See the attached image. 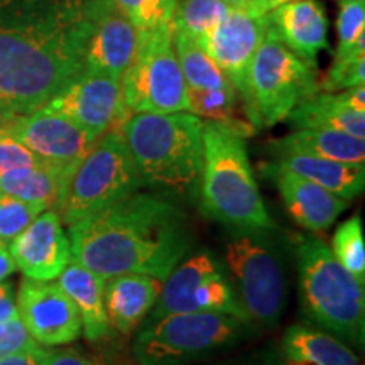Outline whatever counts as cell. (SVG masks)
<instances>
[{
    "label": "cell",
    "mask_w": 365,
    "mask_h": 365,
    "mask_svg": "<svg viewBox=\"0 0 365 365\" xmlns=\"http://www.w3.org/2000/svg\"><path fill=\"white\" fill-rule=\"evenodd\" d=\"M73 173V170L46 161L9 170L0 175V195L41 205L44 210H59L66 198Z\"/></svg>",
    "instance_id": "obj_22"
},
{
    "label": "cell",
    "mask_w": 365,
    "mask_h": 365,
    "mask_svg": "<svg viewBox=\"0 0 365 365\" xmlns=\"http://www.w3.org/2000/svg\"><path fill=\"white\" fill-rule=\"evenodd\" d=\"M58 284L78 309L81 331L86 340L98 341L108 336L112 327L105 312L103 277L71 257L68 266L59 274Z\"/></svg>",
    "instance_id": "obj_21"
},
{
    "label": "cell",
    "mask_w": 365,
    "mask_h": 365,
    "mask_svg": "<svg viewBox=\"0 0 365 365\" xmlns=\"http://www.w3.org/2000/svg\"><path fill=\"white\" fill-rule=\"evenodd\" d=\"M262 232H237L225 244V262L250 319L272 328L284 313L287 282L277 247Z\"/></svg>",
    "instance_id": "obj_10"
},
{
    "label": "cell",
    "mask_w": 365,
    "mask_h": 365,
    "mask_svg": "<svg viewBox=\"0 0 365 365\" xmlns=\"http://www.w3.org/2000/svg\"><path fill=\"white\" fill-rule=\"evenodd\" d=\"M269 176L276 181L289 217L308 232L327 230L349 207V200L330 193L279 163L269 166Z\"/></svg>",
    "instance_id": "obj_17"
},
{
    "label": "cell",
    "mask_w": 365,
    "mask_h": 365,
    "mask_svg": "<svg viewBox=\"0 0 365 365\" xmlns=\"http://www.w3.org/2000/svg\"><path fill=\"white\" fill-rule=\"evenodd\" d=\"M139 31L113 4H100L93 34L88 41L85 70L122 78L135 54Z\"/></svg>",
    "instance_id": "obj_18"
},
{
    "label": "cell",
    "mask_w": 365,
    "mask_h": 365,
    "mask_svg": "<svg viewBox=\"0 0 365 365\" xmlns=\"http://www.w3.org/2000/svg\"><path fill=\"white\" fill-rule=\"evenodd\" d=\"M17 269L36 281L56 279L71 259V245L58 212L39 213L9 244Z\"/></svg>",
    "instance_id": "obj_16"
},
{
    "label": "cell",
    "mask_w": 365,
    "mask_h": 365,
    "mask_svg": "<svg viewBox=\"0 0 365 365\" xmlns=\"http://www.w3.org/2000/svg\"><path fill=\"white\" fill-rule=\"evenodd\" d=\"M39 163L41 159L34 153L0 127V175L9 170L34 166Z\"/></svg>",
    "instance_id": "obj_35"
},
{
    "label": "cell",
    "mask_w": 365,
    "mask_h": 365,
    "mask_svg": "<svg viewBox=\"0 0 365 365\" xmlns=\"http://www.w3.org/2000/svg\"><path fill=\"white\" fill-rule=\"evenodd\" d=\"M161 287V279L145 274H120L105 279V312L110 327L130 335L156 304Z\"/></svg>",
    "instance_id": "obj_20"
},
{
    "label": "cell",
    "mask_w": 365,
    "mask_h": 365,
    "mask_svg": "<svg viewBox=\"0 0 365 365\" xmlns=\"http://www.w3.org/2000/svg\"><path fill=\"white\" fill-rule=\"evenodd\" d=\"M202 212L237 230L274 228L245 148L234 127L203 120V166L200 173Z\"/></svg>",
    "instance_id": "obj_3"
},
{
    "label": "cell",
    "mask_w": 365,
    "mask_h": 365,
    "mask_svg": "<svg viewBox=\"0 0 365 365\" xmlns=\"http://www.w3.org/2000/svg\"><path fill=\"white\" fill-rule=\"evenodd\" d=\"M71 257L103 279L145 274L164 281L190 249L185 217L153 195L132 193L70 225Z\"/></svg>",
    "instance_id": "obj_2"
},
{
    "label": "cell",
    "mask_w": 365,
    "mask_h": 365,
    "mask_svg": "<svg viewBox=\"0 0 365 365\" xmlns=\"http://www.w3.org/2000/svg\"><path fill=\"white\" fill-rule=\"evenodd\" d=\"M113 4L135 26L137 31L156 29L173 22L159 0H113Z\"/></svg>",
    "instance_id": "obj_34"
},
{
    "label": "cell",
    "mask_w": 365,
    "mask_h": 365,
    "mask_svg": "<svg viewBox=\"0 0 365 365\" xmlns=\"http://www.w3.org/2000/svg\"><path fill=\"white\" fill-rule=\"evenodd\" d=\"M130 113L188 112L186 83L173 46V26L139 31L135 54L120 78Z\"/></svg>",
    "instance_id": "obj_8"
},
{
    "label": "cell",
    "mask_w": 365,
    "mask_h": 365,
    "mask_svg": "<svg viewBox=\"0 0 365 365\" xmlns=\"http://www.w3.org/2000/svg\"><path fill=\"white\" fill-rule=\"evenodd\" d=\"M186 97H188V112L195 113L196 117L234 127L244 137L254 134L255 127L235 115L237 91L234 86H228V88H188L186 86Z\"/></svg>",
    "instance_id": "obj_28"
},
{
    "label": "cell",
    "mask_w": 365,
    "mask_h": 365,
    "mask_svg": "<svg viewBox=\"0 0 365 365\" xmlns=\"http://www.w3.org/2000/svg\"><path fill=\"white\" fill-rule=\"evenodd\" d=\"M341 97L345 98V102L354 108V110L365 112V86L357 85L354 88L340 91Z\"/></svg>",
    "instance_id": "obj_41"
},
{
    "label": "cell",
    "mask_w": 365,
    "mask_h": 365,
    "mask_svg": "<svg viewBox=\"0 0 365 365\" xmlns=\"http://www.w3.org/2000/svg\"><path fill=\"white\" fill-rule=\"evenodd\" d=\"M249 322L223 313H176L144 322L132 354L139 365H186L234 346Z\"/></svg>",
    "instance_id": "obj_6"
},
{
    "label": "cell",
    "mask_w": 365,
    "mask_h": 365,
    "mask_svg": "<svg viewBox=\"0 0 365 365\" xmlns=\"http://www.w3.org/2000/svg\"><path fill=\"white\" fill-rule=\"evenodd\" d=\"M272 153H298L333 161L365 164V139L335 129H296L271 144Z\"/></svg>",
    "instance_id": "obj_26"
},
{
    "label": "cell",
    "mask_w": 365,
    "mask_h": 365,
    "mask_svg": "<svg viewBox=\"0 0 365 365\" xmlns=\"http://www.w3.org/2000/svg\"><path fill=\"white\" fill-rule=\"evenodd\" d=\"M269 24L296 56L317 70L319 51L328 48V19L314 0H293L267 14Z\"/></svg>",
    "instance_id": "obj_19"
},
{
    "label": "cell",
    "mask_w": 365,
    "mask_h": 365,
    "mask_svg": "<svg viewBox=\"0 0 365 365\" xmlns=\"http://www.w3.org/2000/svg\"><path fill=\"white\" fill-rule=\"evenodd\" d=\"M301 307L314 325L336 339L364 346V282L336 261L318 237H303L296 245Z\"/></svg>",
    "instance_id": "obj_5"
},
{
    "label": "cell",
    "mask_w": 365,
    "mask_h": 365,
    "mask_svg": "<svg viewBox=\"0 0 365 365\" xmlns=\"http://www.w3.org/2000/svg\"><path fill=\"white\" fill-rule=\"evenodd\" d=\"M331 252L335 259L349 271L355 279H365V244L362 220L354 215L335 230L331 240Z\"/></svg>",
    "instance_id": "obj_30"
},
{
    "label": "cell",
    "mask_w": 365,
    "mask_h": 365,
    "mask_svg": "<svg viewBox=\"0 0 365 365\" xmlns=\"http://www.w3.org/2000/svg\"><path fill=\"white\" fill-rule=\"evenodd\" d=\"M281 352V365H360L354 350L340 339L299 323L286 330Z\"/></svg>",
    "instance_id": "obj_23"
},
{
    "label": "cell",
    "mask_w": 365,
    "mask_h": 365,
    "mask_svg": "<svg viewBox=\"0 0 365 365\" xmlns=\"http://www.w3.org/2000/svg\"><path fill=\"white\" fill-rule=\"evenodd\" d=\"M44 355L46 349L43 345H38L24 352L4 355L0 357V365H44Z\"/></svg>",
    "instance_id": "obj_38"
},
{
    "label": "cell",
    "mask_w": 365,
    "mask_h": 365,
    "mask_svg": "<svg viewBox=\"0 0 365 365\" xmlns=\"http://www.w3.org/2000/svg\"><path fill=\"white\" fill-rule=\"evenodd\" d=\"M143 185L186 190L203 166V118L191 112L130 113L120 125Z\"/></svg>",
    "instance_id": "obj_4"
},
{
    "label": "cell",
    "mask_w": 365,
    "mask_h": 365,
    "mask_svg": "<svg viewBox=\"0 0 365 365\" xmlns=\"http://www.w3.org/2000/svg\"><path fill=\"white\" fill-rule=\"evenodd\" d=\"M286 118L296 129H335L365 139V112L354 110L340 91H317L301 100Z\"/></svg>",
    "instance_id": "obj_24"
},
{
    "label": "cell",
    "mask_w": 365,
    "mask_h": 365,
    "mask_svg": "<svg viewBox=\"0 0 365 365\" xmlns=\"http://www.w3.org/2000/svg\"><path fill=\"white\" fill-rule=\"evenodd\" d=\"M269 27L267 16L257 17L245 9L232 7L228 16L210 33L202 49L215 61L230 85L240 95L245 105L249 122L259 127L255 120L249 93V70L254 54Z\"/></svg>",
    "instance_id": "obj_13"
},
{
    "label": "cell",
    "mask_w": 365,
    "mask_h": 365,
    "mask_svg": "<svg viewBox=\"0 0 365 365\" xmlns=\"http://www.w3.org/2000/svg\"><path fill=\"white\" fill-rule=\"evenodd\" d=\"M43 212L44 207L41 205L0 195V244L9 247V244Z\"/></svg>",
    "instance_id": "obj_33"
},
{
    "label": "cell",
    "mask_w": 365,
    "mask_h": 365,
    "mask_svg": "<svg viewBox=\"0 0 365 365\" xmlns=\"http://www.w3.org/2000/svg\"><path fill=\"white\" fill-rule=\"evenodd\" d=\"M17 312L29 335L43 346L75 341L81 335V318L58 282L24 277L17 293Z\"/></svg>",
    "instance_id": "obj_15"
},
{
    "label": "cell",
    "mask_w": 365,
    "mask_h": 365,
    "mask_svg": "<svg viewBox=\"0 0 365 365\" xmlns=\"http://www.w3.org/2000/svg\"><path fill=\"white\" fill-rule=\"evenodd\" d=\"M19 317L12 284L0 282V323H7Z\"/></svg>",
    "instance_id": "obj_39"
},
{
    "label": "cell",
    "mask_w": 365,
    "mask_h": 365,
    "mask_svg": "<svg viewBox=\"0 0 365 365\" xmlns=\"http://www.w3.org/2000/svg\"><path fill=\"white\" fill-rule=\"evenodd\" d=\"M200 312L230 314L250 323V317L223 274L222 264L212 252L196 254L173 269L163 281L156 304L144 322L168 314Z\"/></svg>",
    "instance_id": "obj_11"
},
{
    "label": "cell",
    "mask_w": 365,
    "mask_h": 365,
    "mask_svg": "<svg viewBox=\"0 0 365 365\" xmlns=\"http://www.w3.org/2000/svg\"><path fill=\"white\" fill-rule=\"evenodd\" d=\"M230 11L232 7L222 0H181L176 6L171 26L190 36L202 48L205 39Z\"/></svg>",
    "instance_id": "obj_29"
},
{
    "label": "cell",
    "mask_w": 365,
    "mask_h": 365,
    "mask_svg": "<svg viewBox=\"0 0 365 365\" xmlns=\"http://www.w3.org/2000/svg\"><path fill=\"white\" fill-rule=\"evenodd\" d=\"M159 2H161V6L164 9V12H166V16L173 21V16H175V11H176V6H178V0H159Z\"/></svg>",
    "instance_id": "obj_43"
},
{
    "label": "cell",
    "mask_w": 365,
    "mask_h": 365,
    "mask_svg": "<svg viewBox=\"0 0 365 365\" xmlns=\"http://www.w3.org/2000/svg\"><path fill=\"white\" fill-rule=\"evenodd\" d=\"M46 107L71 118L95 137L120 127L130 115L122 97L120 80L86 70Z\"/></svg>",
    "instance_id": "obj_14"
},
{
    "label": "cell",
    "mask_w": 365,
    "mask_h": 365,
    "mask_svg": "<svg viewBox=\"0 0 365 365\" xmlns=\"http://www.w3.org/2000/svg\"><path fill=\"white\" fill-rule=\"evenodd\" d=\"M365 80V46L355 49L346 56L335 58L327 75L318 81V90L327 93H339V91L354 88L364 85Z\"/></svg>",
    "instance_id": "obj_31"
},
{
    "label": "cell",
    "mask_w": 365,
    "mask_h": 365,
    "mask_svg": "<svg viewBox=\"0 0 365 365\" xmlns=\"http://www.w3.org/2000/svg\"><path fill=\"white\" fill-rule=\"evenodd\" d=\"M339 48L335 58L346 56L365 46V0L341 2L339 14Z\"/></svg>",
    "instance_id": "obj_32"
},
{
    "label": "cell",
    "mask_w": 365,
    "mask_h": 365,
    "mask_svg": "<svg viewBox=\"0 0 365 365\" xmlns=\"http://www.w3.org/2000/svg\"><path fill=\"white\" fill-rule=\"evenodd\" d=\"M341 2H354V0H341Z\"/></svg>",
    "instance_id": "obj_45"
},
{
    "label": "cell",
    "mask_w": 365,
    "mask_h": 365,
    "mask_svg": "<svg viewBox=\"0 0 365 365\" xmlns=\"http://www.w3.org/2000/svg\"><path fill=\"white\" fill-rule=\"evenodd\" d=\"M0 127L34 153L41 161L75 171L98 137L90 134L71 118L48 107L0 118Z\"/></svg>",
    "instance_id": "obj_12"
},
{
    "label": "cell",
    "mask_w": 365,
    "mask_h": 365,
    "mask_svg": "<svg viewBox=\"0 0 365 365\" xmlns=\"http://www.w3.org/2000/svg\"><path fill=\"white\" fill-rule=\"evenodd\" d=\"M222 2H225L227 6H230V7L242 9V7H245V4H247L249 0H222Z\"/></svg>",
    "instance_id": "obj_44"
},
{
    "label": "cell",
    "mask_w": 365,
    "mask_h": 365,
    "mask_svg": "<svg viewBox=\"0 0 365 365\" xmlns=\"http://www.w3.org/2000/svg\"><path fill=\"white\" fill-rule=\"evenodd\" d=\"M293 2V0H249L247 4H245V9L249 14H252V16H257V17H262V16H267V14H271L274 9L284 6V4H289Z\"/></svg>",
    "instance_id": "obj_40"
},
{
    "label": "cell",
    "mask_w": 365,
    "mask_h": 365,
    "mask_svg": "<svg viewBox=\"0 0 365 365\" xmlns=\"http://www.w3.org/2000/svg\"><path fill=\"white\" fill-rule=\"evenodd\" d=\"M39 344L29 335L21 318H14L7 323H0V357L9 354L24 352Z\"/></svg>",
    "instance_id": "obj_36"
},
{
    "label": "cell",
    "mask_w": 365,
    "mask_h": 365,
    "mask_svg": "<svg viewBox=\"0 0 365 365\" xmlns=\"http://www.w3.org/2000/svg\"><path fill=\"white\" fill-rule=\"evenodd\" d=\"M279 164L296 175L307 178L345 200H352L364 191L365 186V164L341 163L333 159L307 156L298 153L277 154Z\"/></svg>",
    "instance_id": "obj_25"
},
{
    "label": "cell",
    "mask_w": 365,
    "mask_h": 365,
    "mask_svg": "<svg viewBox=\"0 0 365 365\" xmlns=\"http://www.w3.org/2000/svg\"><path fill=\"white\" fill-rule=\"evenodd\" d=\"M16 269L17 266L16 262H14L11 252H9L7 245L0 244V281H4L6 277L11 276Z\"/></svg>",
    "instance_id": "obj_42"
},
{
    "label": "cell",
    "mask_w": 365,
    "mask_h": 365,
    "mask_svg": "<svg viewBox=\"0 0 365 365\" xmlns=\"http://www.w3.org/2000/svg\"><path fill=\"white\" fill-rule=\"evenodd\" d=\"M103 0H0V118L43 108L85 71Z\"/></svg>",
    "instance_id": "obj_1"
},
{
    "label": "cell",
    "mask_w": 365,
    "mask_h": 365,
    "mask_svg": "<svg viewBox=\"0 0 365 365\" xmlns=\"http://www.w3.org/2000/svg\"><path fill=\"white\" fill-rule=\"evenodd\" d=\"M317 91V70L296 56L269 24L249 70L250 103L259 127L286 120L301 100Z\"/></svg>",
    "instance_id": "obj_9"
},
{
    "label": "cell",
    "mask_w": 365,
    "mask_h": 365,
    "mask_svg": "<svg viewBox=\"0 0 365 365\" xmlns=\"http://www.w3.org/2000/svg\"><path fill=\"white\" fill-rule=\"evenodd\" d=\"M173 46L188 88H228L230 81L190 36L173 29Z\"/></svg>",
    "instance_id": "obj_27"
},
{
    "label": "cell",
    "mask_w": 365,
    "mask_h": 365,
    "mask_svg": "<svg viewBox=\"0 0 365 365\" xmlns=\"http://www.w3.org/2000/svg\"><path fill=\"white\" fill-rule=\"evenodd\" d=\"M143 186L120 127L100 135L81 159L58 215L68 227L120 202Z\"/></svg>",
    "instance_id": "obj_7"
},
{
    "label": "cell",
    "mask_w": 365,
    "mask_h": 365,
    "mask_svg": "<svg viewBox=\"0 0 365 365\" xmlns=\"http://www.w3.org/2000/svg\"><path fill=\"white\" fill-rule=\"evenodd\" d=\"M44 365H102L95 359H90L75 349H46Z\"/></svg>",
    "instance_id": "obj_37"
}]
</instances>
